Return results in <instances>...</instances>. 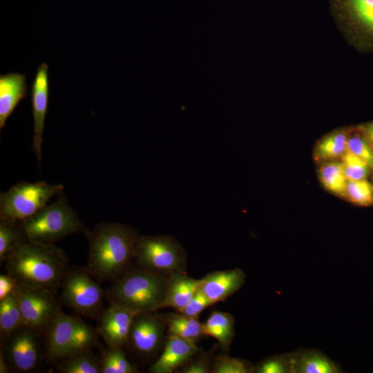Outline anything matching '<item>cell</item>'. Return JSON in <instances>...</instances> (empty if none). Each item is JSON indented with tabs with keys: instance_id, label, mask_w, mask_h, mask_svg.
I'll list each match as a JSON object with an SVG mask.
<instances>
[{
	"instance_id": "28",
	"label": "cell",
	"mask_w": 373,
	"mask_h": 373,
	"mask_svg": "<svg viewBox=\"0 0 373 373\" xmlns=\"http://www.w3.org/2000/svg\"><path fill=\"white\" fill-rule=\"evenodd\" d=\"M347 151L365 161L373 168V147L361 131L359 125L349 126Z\"/></svg>"
},
{
	"instance_id": "19",
	"label": "cell",
	"mask_w": 373,
	"mask_h": 373,
	"mask_svg": "<svg viewBox=\"0 0 373 373\" xmlns=\"http://www.w3.org/2000/svg\"><path fill=\"white\" fill-rule=\"evenodd\" d=\"M291 373H340L343 370L318 350L303 349L291 353Z\"/></svg>"
},
{
	"instance_id": "24",
	"label": "cell",
	"mask_w": 373,
	"mask_h": 373,
	"mask_svg": "<svg viewBox=\"0 0 373 373\" xmlns=\"http://www.w3.org/2000/svg\"><path fill=\"white\" fill-rule=\"evenodd\" d=\"M23 325L18 301L12 292L0 300V338L3 345L8 337Z\"/></svg>"
},
{
	"instance_id": "2",
	"label": "cell",
	"mask_w": 373,
	"mask_h": 373,
	"mask_svg": "<svg viewBox=\"0 0 373 373\" xmlns=\"http://www.w3.org/2000/svg\"><path fill=\"white\" fill-rule=\"evenodd\" d=\"M68 262L64 251L55 244L26 240L5 263L7 273L18 283L45 288L57 294Z\"/></svg>"
},
{
	"instance_id": "1",
	"label": "cell",
	"mask_w": 373,
	"mask_h": 373,
	"mask_svg": "<svg viewBox=\"0 0 373 373\" xmlns=\"http://www.w3.org/2000/svg\"><path fill=\"white\" fill-rule=\"evenodd\" d=\"M138 234L131 226L100 222L86 235L88 243L86 269L96 280H117L135 259Z\"/></svg>"
},
{
	"instance_id": "13",
	"label": "cell",
	"mask_w": 373,
	"mask_h": 373,
	"mask_svg": "<svg viewBox=\"0 0 373 373\" xmlns=\"http://www.w3.org/2000/svg\"><path fill=\"white\" fill-rule=\"evenodd\" d=\"M135 314L120 306L111 304L97 318V332L109 348L127 345L131 324Z\"/></svg>"
},
{
	"instance_id": "36",
	"label": "cell",
	"mask_w": 373,
	"mask_h": 373,
	"mask_svg": "<svg viewBox=\"0 0 373 373\" xmlns=\"http://www.w3.org/2000/svg\"><path fill=\"white\" fill-rule=\"evenodd\" d=\"M370 144L373 147V122L358 124Z\"/></svg>"
},
{
	"instance_id": "12",
	"label": "cell",
	"mask_w": 373,
	"mask_h": 373,
	"mask_svg": "<svg viewBox=\"0 0 373 373\" xmlns=\"http://www.w3.org/2000/svg\"><path fill=\"white\" fill-rule=\"evenodd\" d=\"M166 329L162 316L153 312L137 314L131 324L127 345L140 356H151L162 345Z\"/></svg>"
},
{
	"instance_id": "15",
	"label": "cell",
	"mask_w": 373,
	"mask_h": 373,
	"mask_svg": "<svg viewBox=\"0 0 373 373\" xmlns=\"http://www.w3.org/2000/svg\"><path fill=\"white\" fill-rule=\"evenodd\" d=\"M194 343L181 337L168 334L163 352L158 359L151 365V373H171L185 365L200 352Z\"/></svg>"
},
{
	"instance_id": "16",
	"label": "cell",
	"mask_w": 373,
	"mask_h": 373,
	"mask_svg": "<svg viewBox=\"0 0 373 373\" xmlns=\"http://www.w3.org/2000/svg\"><path fill=\"white\" fill-rule=\"evenodd\" d=\"M245 280V274L239 269L217 271L200 279V289L213 305L238 291Z\"/></svg>"
},
{
	"instance_id": "25",
	"label": "cell",
	"mask_w": 373,
	"mask_h": 373,
	"mask_svg": "<svg viewBox=\"0 0 373 373\" xmlns=\"http://www.w3.org/2000/svg\"><path fill=\"white\" fill-rule=\"evenodd\" d=\"M55 364L62 373H102L100 357L91 350L71 355Z\"/></svg>"
},
{
	"instance_id": "4",
	"label": "cell",
	"mask_w": 373,
	"mask_h": 373,
	"mask_svg": "<svg viewBox=\"0 0 373 373\" xmlns=\"http://www.w3.org/2000/svg\"><path fill=\"white\" fill-rule=\"evenodd\" d=\"M21 222L28 240L44 244H55L73 234L86 236L89 231L62 193L55 202Z\"/></svg>"
},
{
	"instance_id": "9",
	"label": "cell",
	"mask_w": 373,
	"mask_h": 373,
	"mask_svg": "<svg viewBox=\"0 0 373 373\" xmlns=\"http://www.w3.org/2000/svg\"><path fill=\"white\" fill-rule=\"evenodd\" d=\"M20 307L23 325L43 334L61 311L52 291L18 283L13 291Z\"/></svg>"
},
{
	"instance_id": "18",
	"label": "cell",
	"mask_w": 373,
	"mask_h": 373,
	"mask_svg": "<svg viewBox=\"0 0 373 373\" xmlns=\"http://www.w3.org/2000/svg\"><path fill=\"white\" fill-rule=\"evenodd\" d=\"M200 284V279L193 278L185 271L170 274L162 308L171 307L180 312L198 291Z\"/></svg>"
},
{
	"instance_id": "38",
	"label": "cell",
	"mask_w": 373,
	"mask_h": 373,
	"mask_svg": "<svg viewBox=\"0 0 373 373\" xmlns=\"http://www.w3.org/2000/svg\"><path fill=\"white\" fill-rule=\"evenodd\" d=\"M372 172H373V168H372Z\"/></svg>"
},
{
	"instance_id": "5",
	"label": "cell",
	"mask_w": 373,
	"mask_h": 373,
	"mask_svg": "<svg viewBox=\"0 0 373 373\" xmlns=\"http://www.w3.org/2000/svg\"><path fill=\"white\" fill-rule=\"evenodd\" d=\"M63 189L60 184L44 181L19 182L0 193V219L22 221L47 205Z\"/></svg>"
},
{
	"instance_id": "23",
	"label": "cell",
	"mask_w": 373,
	"mask_h": 373,
	"mask_svg": "<svg viewBox=\"0 0 373 373\" xmlns=\"http://www.w3.org/2000/svg\"><path fill=\"white\" fill-rule=\"evenodd\" d=\"M28 240L21 221L0 219V263H5L13 252Z\"/></svg>"
},
{
	"instance_id": "34",
	"label": "cell",
	"mask_w": 373,
	"mask_h": 373,
	"mask_svg": "<svg viewBox=\"0 0 373 373\" xmlns=\"http://www.w3.org/2000/svg\"><path fill=\"white\" fill-rule=\"evenodd\" d=\"M211 357L209 354H204L196 359L190 360L180 371L182 373H208L211 372Z\"/></svg>"
},
{
	"instance_id": "10",
	"label": "cell",
	"mask_w": 373,
	"mask_h": 373,
	"mask_svg": "<svg viewBox=\"0 0 373 373\" xmlns=\"http://www.w3.org/2000/svg\"><path fill=\"white\" fill-rule=\"evenodd\" d=\"M82 320L61 311L44 332V348L49 361L56 363L75 354L82 340Z\"/></svg>"
},
{
	"instance_id": "8",
	"label": "cell",
	"mask_w": 373,
	"mask_h": 373,
	"mask_svg": "<svg viewBox=\"0 0 373 373\" xmlns=\"http://www.w3.org/2000/svg\"><path fill=\"white\" fill-rule=\"evenodd\" d=\"M135 259L139 266L165 276L184 271L186 265L184 249L168 236L138 235L135 244Z\"/></svg>"
},
{
	"instance_id": "20",
	"label": "cell",
	"mask_w": 373,
	"mask_h": 373,
	"mask_svg": "<svg viewBox=\"0 0 373 373\" xmlns=\"http://www.w3.org/2000/svg\"><path fill=\"white\" fill-rule=\"evenodd\" d=\"M348 129L339 128L322 137L314 146V160L319 164L340 161L347 151Z\"/></svg>"
},
{
	"instance_id": "30",
	"label": "cell",
	"mask_w": 373,
	"mask_h": 373,
	"mask_svg": "<svg viewBox=\"0 0 373 373\" xmlns=\"http://www.w3.org/2000/svg\"><path fill=\"white\" fill-rule=\"evenodd\" d=\"M254 365L249 361L222 355L213 362L211 372L213 373H251Z\"/></svg>"
},
{
	"instance_id": "3",
	"label": "cell",
	"mask_w": 373,
	"mask_h": 373,
	"mask_svg": "<svg viewBox=\"0 0 373 373\" xmlns=\"http://www.w3.org/2000/svg\"><path fill=\"white\" fill-rule=\"evenodd\" d=\"M168 278L140 266L130 267L105 290V298L135 314L153 312L162 308Z\"/></svg>"
},
{
	"instance_id": "22",
	"label": "cell",
	"mask_w": 373,
	"mask_h": 373,
	"mask_svg": "<svg viewBox=\"0 0 373 373\" xmlns=\"http://www.w3.org/2000/svg\"><path fill=\"white\" fill-rule=\"evenodd\" d=\"M168 334H173L195 343L198 338L203 336L202 323L198 318L179 314L169 313L162 316Z\"/></svg>"
},
{
	"instance_id": "33",
	"label": "cell",
	"mask_w": 373,
	"mask_h": 373,
	"mask_svg": "<svg viewBox=\"0 0 373 373\" xmlns=\"http://www.w3.org/2000/svg\"><path fill=\"white\" fill-rule=\"evenodd\" d=\"M211 305V302L199 287L190 301L180 313L188 316L198 318L200 313Z\"/></svg>"
},
{
	"instance_id": "14",
	"label": "cell",
	"mask_w": 373,
	"mask_h": 373,
	"mask_svg": "<svg viewBox=\"0 0 373 373\" xmlns=\"http://www.w3.org/2000/svg\"><path fill=\"white\" fill-rule=\"evenodd\" d=\"M48 66L42 63L37 70L32 86L31 102L34 119L32 151L37 160H41L43 131L48 108L49 96Z\"/></svg>"
},
{
	"instance_id": "27",
	"label": "cell",
	"mask_w": 373,
	"mask_h": 373,
	"mask_svg": "<svg viewBox=\"0 0 373 373\" xmlns=\"http://www.w3.org/2000/svg\"><path fill=\"white\" fill-rule=\"evenodd\" d=\"M100 365L102 373H136L137 369L127 360L122 347L102 350Z\"/></svg>"
},
{
	"instance_id": "29",
	"label": "cell",
	"mask_w": 373,
	"mask_h": 373,
	"mask_svg": "<svg viewBox=\"0 0 373 373\" xmlns=\"http://www.w3.org/2000/svg\"><path fill=\"white\" fill-rule=\"evenodd\" d=\"M345 198L358 206H372L373 205V184L367 179L348 180Z\"/></svg>"
},
{
	"instance_id": "26",
	"label": "cell",
	"mask_w": 373,
	"mask_h": 373,
	"mask_svg": "<svg viewBox=\"0 0 373 373\" xmlns=\"http://www.w3.org/2000/svg\"><path fill=\"white\" fill-rule=\"evenodd\" d=\"M318 177L321 183L328 191L345 198L347 179L340 161L319 164Z\"/></svg>"
},
{
	"instance_id": "31",
	"label": "cell",
	"mask_w": 373,
	"mask_h": 373,
	"mask_svg": "<svg viewBox=\"0 0 373 373\" xmlns=\"http://www.w3.org/2000/svg\"><path fill=\"white\" fill-rule=\"evenodd\" d=\"M291 353L273 355L254 366V373H291Z\"/></svg>"
},
{
	"instance_id": "35",
	"label": "cell",
	"mask_w": 373,
	"mask_h": 373,
	"mask_svg": "<svg viewBox=\"0 0 373 373\" xmlns=\"http://www.w3.org/2000/svg\"><path fill=\"white\" fill-rule=\"evenodd\" d=\"M18 282L10 274H2L0 275V300L11 294Z\"/></svg>"
},
{
	"instance_id": "7",
	"label": "cell",
	"mask_w": 373,
	"mask_h": 373,
	"mask_svg": "<svg viewBox=\"0 0 373 373\" xmlns=\"http://www.w3.org/2000/svg\"><path fill=\"white\" fill-rule=\"evenodd\" d=\"M86 268L68 266L61 285L60 300L78 313L97 319L103 308L105 290Z\"/></svg>"
},
{
	"instance_id": "21",
	"label": "cell",
	"mask_w": 373,
	"mask_h": 373,
	"mask_svg": "<svg viewBox=\"0 0 373 373\" xmlns=\"http://www.w3.org/2000/svg\"><path fill=\"white\" fill-rule=\"evenodd\" d=\"M234 323L231 314L213 312L202 323L203 336L213 337L224 351H228L235 336Z\"/></svg>"
},
{
	"instance_id": "37",
	"label": "cell",
	"mask_w": 373,
	"mask_h": 373,
	"mask_svg": "<svg viewBox=\"0 0 373 373\" xmlns=\"http://www.w3.org/2000/svg\"><path fill=\"white\" fill-rule=\"evenodd\" d=\"M10 368L5 358L4 354L1 350L0 351V373H8L10 372Z\"/></svg>"
},
{
	"instance_id": "11",
	"label": "cell",
	"mask_w": 373,
	"mask_h": 373,
	"mask_svg": "<svg viewBox=\"0 0 373 373\" xmlns=\"http://www.w3.org/2000/svg\"><path fill=\"white\" fill-rule=\"evenodd\" d=\"M39 336L35 331L23 325L1 345V350L10 370L27 373L38 368L42 360Z\"/></svg>"
},
{
	"instance_id": "32",
	"label": "cell",
	"mask_w": 373,
	"mask_h": 373,
	"mask_svg": "<svg viewBox=\"0 0 373 373\" xmlns=\"http://www.w3.org/2000/svg\"><path fill=\"white\" fill-rule=\"evenodd\" d=\"M340 162L349 181L367 179L372 171L365 161L348 151L342 157Z\"/></svg>"
},
{
	"instance_id": "6",
	"label": "cell",
	"mask_w": 373,
	"mask_h": 373,
	"mask_svg": "<svg viewBox=\"0 0 373 373\" xmlns=\"http://www.w3.org/2000/svg\"><path fill=\"white\" fill-rule=\"evenodd\" d=\"M338 26L358 50L373 52V0H328Z\"/></svg>"
},
{
	"instance_id": "17",
	"label": "cell",
	"mask_w": 373,
	"mask_h": 373,
	"mask_svg": "<svg viewBox=\"0 0 373 373\" xmlns=\"http://www.w3.org/2000/svg\"><path fill=\"white\" fill-rule=\"evenodd\" d=\"M26 75L10 73L0 76V128L12 113L19 102L27 96Z\"/></svg>"
}]
</instances>
